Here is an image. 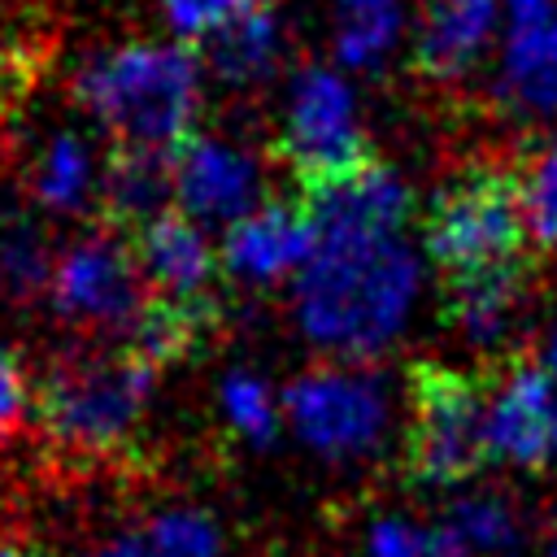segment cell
Here are the masks:
<instances>
[{
  "label": "cell",
  "mask_w": 557,
  "mask_h": 557,
  "mask_svg": "<svg viewBox=\"0 0 557 557\" xmlns=\"http://www.w3.org/2000/svg\"><path fill=\"white\" fill-rule=\"evenodd\" d=\"M413 292L418 261L400 235H322L300 265L296 313L313 344L361 361L400 335Z\"/></svg>",
  "instance_id": "obj_1"
},
{
  "label": "cell",
  "mask_w": 557,
  "mask_h": 557,
  "mask_svg": "<svg viewBox=\"0 0 557 557\" xmlns=\"http://www.w3.org/2000/svg\"><path fill=\"white\" fill-rule=\"evenodd\" d=\"M74 96L117 144L174 152L200 113V61L174 44H122L78 70Z\"/></svg>",
  "instance_id": "obj_2"
},
{
  "label": "cell",
  "mask_w": 557,
  "mask_h": 557,
  "mask_svg": "<svg viewBox=\"0 0 557 557\" xmlns=\"http://www.w3.org/2000/svg\"><path fill=\"white\" fill-rule=\"evenodd\" d=\"M152 383L157 366L126 344L70 352L39 383V422L65 448L109 453L135 435Z\"/></svg>",
  "instance_id": "obj_3"
},
{
  "label": "cell",
  "mask_w": 557,
  "mask_h": 557,
  "mask_svg": "<svg viewBox=\"0 0 557 557\" xmlns=\"http://www.w3.org/2000/svg\"><path fill=\"white\" fill-rule=\"evenodd\" d=\"M527 196L509 170L474 165L453 174L426 209V252L448 278H474L487 270L527 261Z\"/></svg>",
  "instance_id": "obj_4"
},
{
  "label": "cell",
  "mask_w": 557,
  "mask_h": 557,
  "mask_svg": "<svg viewBox=\"0 0 557 557\" xmlns=\"http://www.w3.org/2000/svg\"><path fill=\"white\" fill-rule=\"evenodd\" d=\"M492 392L479 374L418 361L409 370V474L422 483H466L492 457Z\"/></svg>",
  "instance_id": "obj_5"
},
{
  "label": "cell",
  "mask_w": 557,
  "mask_h": 557,
  "mask_svg": "<svg viewBox=\"0 0 557 557\" xmlns=\"http://www.w3.org/2000/svg\"><path fill=\"white\" fill-rule=\"evenodd\" d=\"M278 157L287 161L300 196H318L374 165L370 139L357 122L352 91L339 74L322 65H305L292 78Z\"/></svg>",
  "instance_id": "obj_6"
},
{
  "label": "cell",
  "mask_w": 557,
  "mask_h": 557,
  "mask_svg": "<svg viewBox=\"0 0 557 557\" xmlns=\"http://www.w3.org/2000/svg\"><path fill=\"white\" fill-rule=\"evenodd\" d=\"M52 313L78 331V335H117L139 322L144 305L152 300V287L139 270L135 244L126 231H91L74 239L57 265H52V287H48Z\"/></svg>",
  "instance_id": "obj_7"
},
{
  "label": "cell",
  "mask_w": 557,
  "mask_h": 557,
  "mask_svg": "<svg viewBox=\"0 0 557 557\" xmlns=\"http://www.w3.org/2000/svg\"><path fill=\"white\" fill-rule=\"evenodd\" d=\"M287 422L326 461H361L379 453L387 431V392L370 370L318 366L287 383Z\"/></svg>",
  "instance_id": "obj_8"
},
{
  "label": "cell",
  "mask_w": 557,
  "mask_h": 557,
  "mask_svg": "<svg viewBox=\"0 0 557 557\" xmlns=\"http://www.w3.org/2000/svg\"><path fill=\"white\" fill-rule=\"evenodd\" d=\"M487 444L496 461L518 470L557 466V374L540 361H509L487 405Z\"/></svg>",
  "instance_id": "obj_9"
},
{
  "label": "cell",
  "mask_w": 557,
  "mask_h": 557,
  "mask_svg": "<svg viewBox=\"0 0 557 557\" xmlns=\"http://www.w3.org/2000/svg\"><path fill=\"white\" fill-rule=\"evenodd\" d=\"M261 174L257 161L222 139L191 135L174 148V196L183 200V213L196 222H239L257 209Z\"/></svg>",
  "instance_id": "obj_10"
},
{
  "label": "cell",
  "mask_w": 557,
  "mask_h": 557,
  "mask_svg": "<svg viewBox=\"0 0 557 557\" xmlns=\"http://www.w3.org/2000/svg\"><path fill=\"white\" fill-rule=\"evenodd\" d=\"M313 248H318V226L309 205L270 200L244 213L239 222H231L222 239V265L244 283H274L296 265H305Z\"/></svg>",
  "instance_id": "obj_11"
},
{
  "label": "cell",
  "mask_w": 557,
  "mask_h": 557,
  "mask_svg": "<svg viewBox=\"0 0 557 557\" xmlns=\"http://www.w3.org/2000/svg\"><path fill=\"white\" fill-rule=\"evenodd\" d=\"M139 270L148 278V287L165 300H183V305H213V278H218V257L205 239V231L196 226V218L187 213H157L144 226L131 231Z\"/></svg>",
  "instance_id": "obj_12"
},
{
  "label": "cell",
  "mask_w": 557,
  "mask_h": 557,
  "mask_svg": "<svg viewBox=\"0 0 557 557\" xmlns=\"http://www.w3.org/2000/svg\"><path fill=\"white\" fill-rule=\"evenodd\" d=\"M322 235H400L409 213V191L387 165H370L318 196H300Z\"/></svg>",
  "instance_id": "obj_13"
},
{
  "label": "cell",
  "mask_w": 557,
  "mask_h": 557,
  "mask_svg": "<svg viewBox=\"0 0 557 557\" xmlns=\"http://www.w3.org/2000/svg\"><path fill=\"white\" fill-rule=\"evenodd\" d=\"M500 83L522 109L557 113V0L509 9Z\"/></svg>",
  "instance_id": "obj_14"
},
{
  "label": "cell",
  "mask_w": 557,
  "mask_h": 557,
  "mask_svg": "<svg viewBox=\"0 0 557 557\" xmlns=\"http://www.w3.org/2000/svg\"><path fill=\"white\" fill-rule=\"evenodd\" d=\"M496 26V0H426L418 30V70L435 83L461 78Z\"/></svg>",
  "instance_id": "obj_15"
},
{
  "label": "cell",
  "mask_w": 557,
  "mask_h": 557,
  "mask_svg": "<svg viewBox=\"0 0 557 557\" xmlns=\"http://www.w3.org/2000/svg\"><path fill=\"white\" fill-rule=\"evenodd\" d=\"M174 196V152L117 144L100 174V205L117 231H135L148 218L165 213Z\"/></svg>",
  "instance_id": "obj_16"
},
{
  "label": "cell",
  "mask_w": 557,
  "mask_h": 557,
  "mask_svg": "<svg viewBox=\"0 0 557 557\" xmlns=\"http://www.w3.org/2000/svg\"><path fill=\"white\" fill-rule=\"evenodd\" d=\"M444 300H448V318L457 322V331L474 344H496L513 331L522 300H527V261L522 265H505V270H487L474 278H448L444 283Z\"/></svg>",
  "instance_id": "obj_17"
},
{
  "label": "cell",
  "mask_w": 557,
  "mask_h": 557,
  "mask_svg": "<svg viewBox=\"0 0 557 557\" xmlns=\"http://www.w3.org/2000/svg\"><path fill=\"white\" fill-rule=\"evenodd\" d=\"M26 187L52 213H78L96 187V161L83 135L57 131L26 157Z\"/></svg>",
  "instance_id": "obj_18"
},
{
  "label": "cell",
  "mask_w": 557,
  "mask_h": 557,
  "mask_svg": "<svg viewBox=\"0 0 557 557\" xmlns=\"http://www.w3.org/2000/svg\"><path fill=\"white\" fill-rule=\"evenodd\" d=\"M205 52L213 61V70L226 78V83H252V78H265L274 70V57H278V13L274 4H261L218 30L205 35Z\"/></svg>",
  "instance_id": "obj_19"
},
{
  "label": "cell",
  "mask_w": 557,
  "mask_h": 557,
  "mask_svg": "<svg viewBox=\"0 0 557 557\" xmlns=\"http://www.w3.org/2000/svg\"><path fill=\"white\" fill-rule=\"evenodd\" d=\"M448 535L470 553V557H513L522 544L518 513L505 496L496 492H466L453 500L444 518Z\"/></svg>",
  "instance_id": "obj_20"
},
{
  "label": "cell",
  "mask_w": 557,
  "mask_h": 557,
  "mask_svg": "<svg viewBox=\"0 0 557 557\" xmlns=\"http://www.w3.org/2000/svg\"><path fill=\"white\" fill-rule=\"evenodd\" d=\"M396 30H400V4L396 0H339L335 52H339V61L370 70L387 57Z\"/></svg>",
  "instance_id": "obj_21"
},
{
  "label": "cell",
  "mask_w": 557,
  "mask_h": 557,
  "mask_svg": "<svg viewBox=\"0 0 557 557\" xmlns=\"http://www.w3.org/2000/svg\"><path fill=\"white\" fill-rule=\"evenodd\" d=\"M52 265L57 261L48 257V244L30 222L13 218L0 231V292L13 305H26L39 292H48L52 287Z\"/></svg>",
  "instance_id": "obj_22"
},
{
  "label": "cell",
  "mask_w": 557,
  "mask_h": 557,
  "mask_svg": "<svg viewBox=\"0 0 557 557\" xmlns=\"http://www.w3.org/2000/svg\"><path fill=\"white\" fill-rule=\"evenodd\" d=\"M366 557H470L448 527H422L400 513H383L366 531Z\"/></svg>",
  "instance_id": "obj_23"
},
{
  "label": "cell",
  "mask_w": 557,
  "mask_h": 557,
  "mask_svg": "<svg viewBox=\"0 0 557 557\" xmlns=\"http://www.w3.org/2000/svg\"><path fill=\"white\" fill-rule=\"evenodd\" d=\"M148 557H222V535L200 509H165L144 531Z\"/></svg>",
  "instance_id": "obj_24"
},
{
  "label": "cell",
  "mask_w": 557,
  "mask_h": 557,
  "mask_svg": "<svg viewBox=\"0 0 557 557\" xmlns=\"http://www.w3.org/2000/svg\"><path fill=\"white\" fill-rule=\"evenodd\" d=\"M222 409H226V418H231V426L248 440V444H257V448H265L270 440H274V431H278V409H274V396H270V387L257 379V374H226L222 379Z\"/></svg>",
  "instance_id": "obj_25"
},
{
  "label": "cell",
  "mask_w": 557,
  "mask_h": 557,
  "mask_svg": "<svg viewBox=\"0 0 557 557\" xmlns=\"http://www.w3.org/2000/svg\"><path fill=\"white\" fill-rule=\"evenodd\" d=\"M522 196H527L531 235H535L544 248H557V135H553L548 144H540V148L527 157Z\"/></svg>",
  "instance_id": "obj_26"
},
{
  "label": "cell",
  "mask_w": 557,
  "mask_h": 557,
  "mask_svg": "<svg viewBox=\"0 0 557 557\" xmlns=\"http://www.w3.org/2000/svg\"><path fill=\"white\" fill-rule=\"evenodd\" d=\"M261 4H274V0H165V13L174 22V30L183 35H209Z\"/></svg>",
  "instance_id": "obj_27"
},
{
  "label": "cell",
  "mask_w": 557,
  "mask_h": 557,
  "mask_svg": "<svg viewBox=\"0 0 557 557\" xmlns=\"http://www.w3.org/2000/svg\"><path fill=\"white\" fill-rule=\"evenodd\" d=\"M30 405V374L17 352L0 348V435H9Z\"/></svg>",
  "instance_id": "obj_28"
},
{
  "label": "cell",
  "mask_w": 557,
  "mask_h": 557,
  "mask_svg": "<svg viewBox=\"0 0 557 557\" xmlns=\"http://www.w3.org/2000/svg\"><path fill=\"white\" fill-rule=\"evenodd\" d=\"M91 557H148V548L139 535H117V540H104Z\"/></svg>",
  "instance_id": "obj_29"
},
{
  "label": "cell",
  "mask_w": 557,
  "mask_h": 557,
  "mask_svg": "<svg viewBox=\"0 0 557 557\" xmlns=\"http://www.w3.org/2000/svg\"><path fill=\"white\" fill-rule=\"evenodd\" d=\"M0 557H48L35 540L26 535H13V531H0Z\"/></svg>",
  "instance_id": "obj_30"
},
{
  "label": "cell",
  "mask_w": 557,
  "mask_h": 557,
  "mask_svg": "<svg viewBox=\"0 0 557 557\" xmlns=\"http://www.w3.org/2000/svg\"><path fill=\"white\" fill-rule=\"evenodd\" d=\"M544 557H557V535L548 540V548H544Z\"/></svg>",
  "instance_id": "obj_31"
}]
</instances>
